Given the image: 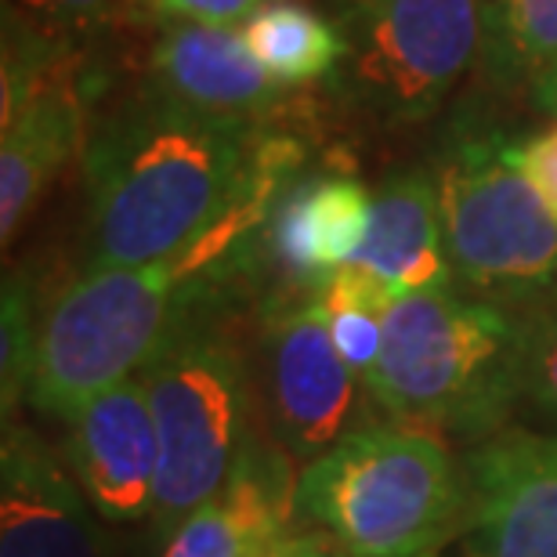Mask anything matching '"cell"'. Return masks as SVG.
Masks as SVG:
<instances>
[{"mask_svg":"<svg viewBox=\"0 0 557 557\" xmlns=\"http://www.w3.org/2000/svg\"><path fill=\"white\" fill-rule=\"evenodd\" d=\"M84 174V269H135L182 258L214 236L261 188L294 174V145L149 87L102 120L87 141Z\"/></svg>","mask_w":557,"mask_h":557,"instance_id":"cell-1","label":"cell"},{"mask_svg":"<svg viewBox=\"0 0 557 557\" xmlns=\"http://www.w3.org/2000/svg\"><path fill=\"white\" fill-rule=\"evenodd\" d=\"M275 188H261L214 236L160 264L81 269L40 308L29 406L70 420L87 398L135 376L196 294L250 269Z\"/></svg>","mask_w":557,"mask_h":557,"instance_id":"cell-2","label":"cell"},{"mask_svg":"<svg viewBox=\"0 0 557 557\" xmlns=\"http://www.w3.org/2000/svg\"><path fill=\"white\" fill-rule=\"evenodd\" d=\"M236 294L239 278L196 294L138 370L160 434L152 540L207 504L261 431L253 348L239 330Z\"/></svg>","mask_w":557,"mask_h":557,"instance_id":"cell-3","label":"cell"},{"mask_svg":"<svg viewBox=\"0 0 557 557\" xmlns=\"http://www.w3.org/2000/svg\"><path fill=\"white\" fill-rule=\"evenodd\" d=\"M521 319L460 294H395L366 392L384 417L474 449L518 417Z\"/></svg>","mask_w":557,"mask_h":557,"instance_id":"cell-4","label":"cell"},{"mask_svg":"<svg viewBox=\"0 0 557 557\" xmlns=\"http://www.w3.org/2000/svg\"><path fill=\"white\" fill-rule=\"evenodd\" d=\"M297 518L355 557H438L460 536V456L428 431L376 417L300 467Z\"/></svg>","mask_w":557,"mask_h":557,"instance_id":"cell-5","label":"cell"},{"mask_svg":"<svg viewBox=\"0 0 557 557\" xmlns=\"http://www.w3.org/2000/svg\"><path fill=\"white\" fill-rule=\"evenodd\" d=\"M431 171L456 289L510 315L557 297V214L521 166V141L456 131Z\"/></svg>","mask_w":557,"mask_h":557,"instance_id":"cell-6","label":"cell"},{"mask_svg":"<svg viewBox=\"0 0 557 557\" xmlns=\"http://www.w3.org/2000/svg\"><path fill=\"white\" fill-rule=\"evenodd\" d=\"M253 384L264 434L297 467L319 460L344 434L370 423L362 381L333 348L319 294L278 289L264 297L253 341Z\"/></svg>","mask_w":557,"mask_h":557,"instance_id":"cell-7","label":"cell"},{"mask_svg":"<svg viewBox=\"0 0 557 557\" xmlns=\"http://www.w3.org/2000/svg\"><path fill=\"white\" fill-rule=\"evenodd\" d=\"M482 0H370L348 33L344 84L387 120H420L482 51Z\"/></svg>","mask_w":557,"mask_h":557,"instance_id":"cell-8","label":"cell"},{"mask_svg":"<svg viewBox=\"0 0 557 557\" xmlns=\"http://www.w3.org/2000/svg\"><path fill=\"white\" fill-rule=\"evenodd\" d=\"M463 557H557V438L507 428L460 449Z\"/></svg>","mask_w":557,"mask_h":557,"instance_id":"cell-9","label":"cell"},{"mask_svg":"<svg viewBox=\"0 0 557 557\" xmlns=\"http://www.w3.org/2000/svg\"><path fill=\"white\" fill-rule=\"evenodd\" d=\"M0 557H120L70 463L18 420L0 442Z\"/></svg>","mask_w":557,"mask_h":557,"instance_id":"cell-10","label":"cell"},{"mask_svg":"<svg viewBox=\"0 0 557 557\" xmlns=\"http://www.w3.org/2000/svg\"><path fill=\"white\" fill-rule=\"evenodd\" d=\"M65 423V463L98 518L113 525L152 518L160 434L141 376L135 373L87 398Z\"/></svg>","mask_w":557,"mask_h":557,"instance_id":"cell-11","label":"cell"},{"mask_svg":"<svg viewBox=\"0 0 557 557\" xmlns=\"http://www.w3.org/2000/svg\"><path fill=\"white\" fill-rule=\"evenodd\" d=\"M294 460L261 431L207 504L160 540V557H269L297 532Z\"/></svg>","mask_w":557,"mask_h":557,"instance_id":"cell-12","label":"cell"},{"mask_svg":"<svg viewBox=\"0 0 557 557\" xmlns=\"http://www.w3.org/2000/svg\"><path fill=\"white\" fill-rule=\"evenodd\" d=\"M370 214L373 193L355 174L286 177L261 225L258 250L283 289L319 294L333 272L359 258Z\"/></svg>","mask_w":557,"mask_h":557,"instance_id":"cell-13","label":"cell"},{"mask_svg":"<svg viewBox=\"0 0 557 557\" xmlns=\"http://www.w3.org/2000/svg\"><path fill=\"white\" fill-rule=\"evenodd\" d=\"M152 91L196 113L258 124L278 106V87L236 26L174 22L149 51Z\"/></svg>","mask_w":557,"mask_h":557,"instance_id":"cell-14","label":"cell"},{"mask_svg":"<svg viewBox=\"0 0 557 557\" xmlns=\"http://www.w3.org/2000/svg\"><path fill=\"white\" fill-rule=\"evenodd\" d=\"M355 264L373 272L395 294L456 289L431 166H406L384 177L373 193L370 232Z\"/></svg>","mask_w":557,"mask_h":557,"instance_id":"cell-15","label":"cell"},{"mask_svg":"<svg viewBox=\"0 0 557 557\" xmlns=\"http://www.w3.org/2000/svg\"><path fill=\"white\" fill-rule=\"evenodd\" d=\"M0 127V239L8 247L81 141L73 87L48 81Z\"/></svg>","mask_w":557,"mask_h":557,"instance_id":"cell-16","label":"cell"},{"mask_svg":"<svg viewBox=\"0 0 557 557\" xmlns=\"http://www.w3.org/2000/svg\"><path fill=\"white\" fill-rule=\"evenodd\" d=\"M243 37L264 73L283 87L319 81L348 54V37L300 0H269L243 22Z\"/></svg>","mask_w":557,"mask_h":557,"instance_id":"cell-17","label":"cell"},{"mask_svg":"<svg viewBox=\"0 0 557 557\" xmlns=\"http://www.w3.org/2000/svg\"><path fill=\"white\" fill-rule=\"evenodd\" d=\"M395 289L381 283L362 264H344L319 289V305L326 315L333 348L344 366L366 384L384 348V311L392 305Z\"/></svg>","mask_w":557,"mask_h":557,"instance_id":"cell-18","label":"cell"},{"mask_svg":"<svg viewBox=\"0 0 557 557\" xmlns=\"http://www.w3.org/2000/svg\"><path fill=\"white\" fill-rule=\"evenodd\" d=\"M485 65L504 81H532L557 65V0H482Z\"/></svg>","mask_w":557,"mask_h":557,"instance_id":"cell-19","label":"cell"},{"mask_svg":"<svg viewBox=\"0 0 557 557\" xmlns=\"http://www.w3.org/2000/svg\"><path fill=\"white\" fill-rule=\"evenodd\" d=\"M521 319V376L515 428L557 438V297Z\"/></svg>","mask_w":557,"mask_h":557,"instance_id":"cell-20","label":"cell"},{"mask_svg":"<svg viewBox=\"0 0 557 557\" xmlns=\"http://www.w3.org/2000/svg\"><path fill=\"white\" fill-rule=\"evenodd\" d=\"M37 344L40 315L33 305V286L22 272L8 275L4 297H0V406H4V420H11L22 403H29Z\"/></svg>","mask_w":557,"mask_h":557,"instance_id":"cell-21","label":"cell"},{"mask_svg":"<svg viewBox=\"0 0 557 557\" xmlns=\"http://www.w3.org/2000/svg\"><path fill=\"white\" fill-rule=\"evenodd\" d=\"M156 18L174 22H203V26H239L250 22L253 11H261L269 0H138Z\"/></svg>","mask_w":557,"mask_h":557,"instance_id":"cell-22","label":"cell"},{"mask_svg":"<svg viewBox=\"0 0 557 557\" xmlns=\"http://www.w3.org/2000/svg\"><path fill=\"white\" fill-rule=\"evenodd\" d=\"M521 166L536 193L547 199V207L557 214V124L521 141Z\"/></svg>","mask_w":557,"mask_h":557,"instance_id":"cell-23","label":"cell"},{"mask_svg":"<svg viewBox=\"0 0 557 557\" xmlns=\"http://www.w3.org/2000/svg\"><path fill=\"white\" fill-rule=\"evenodd\" d=\"M22 11L37 15L40 22H81V18H91L98 15L109 0H15Z\"/></svg>","mask_w":557,"mask_h":557,"instance_id":"cell-24","label":"cell"},{"mask_svg":"<svg viewBox=\"0 0 557 557\" xmlns=\"http://www.w3.org/2000/svg\"><path fill=\"white\" fill-rule=\"evenodd\" d=\"M319 547H322L319 529H297V532H289L269 557H319Z\"/></svg>","mask_w":557,"mask_h":557,"instance_id":"cell-25","label":"cell"},{"mask_svg":"<svg viewBox=\"0 0 557 557\" xmlns=\"http://www.w3.org/2000/svg\"><path fill=\"white\" fill-rule=\"evenodd\" d=\"M532 98H536V106L543 109V113L557 116V65L532 84Z\"/></svg>","mask_w":557,"mask_h":557,"instance_id":"cell-26","label":"cell"},{"mask_svg":"<svg viewBox=\"0 0 557 557\" xmlns=\"http://www.w3.org/2000/svg\"><path fill=\"white\" fill-rule=\"evenodd\" d=\"M319 557H355V554H348V550H341L337 543H333L326 532H322V547H319Z\"/></svg>","mask_w":557,"mask_h":557,"instance_id":"cell-27","label":"cell"},{"mask_svg":"<svg viewBox=\"0 0 557 557\" xmlns=\"http://www.w3.org/2000/svg\"><path fill=\"white\" fill-rule=\"evenodd\" d=\"M359 4H370V0H359Z\"/></svg>","mask_w":557,"mask_h":557,"instance_id":"cell-28","label":"cell"}]
</instances>
